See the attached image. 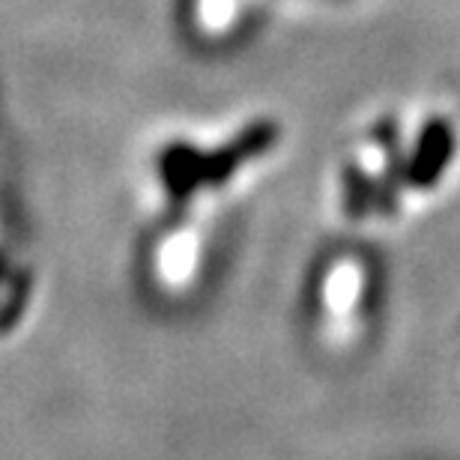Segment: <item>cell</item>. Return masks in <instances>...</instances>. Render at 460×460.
Instances as JSON below:
<instances>
[{
	"mask_svg": "<svg viewBox=\"0 0 460 460\" xmlns=\"http://www.w3.org/2000/svg\"><path fill=\"white\" fill-rule=\"evenodd\" d=\"M189 4V31L200 42L225 40L236 31L239 18H245L243 0H186Z\"/></svg>",
	"mask_w": 460,
	"mask_h": 460,
	"instance_id": "obj_1",
	"label": "cell"
}]
</instances>
